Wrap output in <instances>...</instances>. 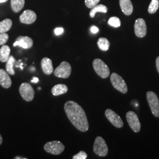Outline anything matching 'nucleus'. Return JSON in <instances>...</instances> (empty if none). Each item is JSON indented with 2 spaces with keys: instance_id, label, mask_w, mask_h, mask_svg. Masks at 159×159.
<instances>
[{
  "instance_id": "nucleus-1",
  "label": "nucleus",
  "mask_w": 159,
  "mask_h": 159,
  "mask_svg": "<svg viewBox=\"0 0 159 159\" xmlns=\"http://www.w3.org/2000/svg\"><path fill=\"white\" fill-rule=\"evenodd\" d=\"M64 108L68 119L76 129L81 132L89 130V124L86 114L78 103L70 100L65 103Z\"/></svg>"
},
{
  "instance_id": "nucleus-2",
  "label": "nucleus",
  "mask_w": 159,
  "mask_h": 159,
  "mask_svg": "<svg viewBox=\"0 0 159 159\" xmlns=\"http://www.w3.org/2000/svg\"><path fill=\"white\" fill-rule=\"evenodd\" d=\"M93 66L97 74L102 79H106L110 75V69L106 64L99 58L93 61Z\"/></svg>"
},
{
  "instance_id": "nucleus-3",
  "label": "nucleus",
  "mask_w": 159,
  "mask_h": 159,
  "mask_svg": "<svg viewBox=\"0 0 159 159\" xmlns=\"http://www.w3.org/2000/svg\"><path fill=\"white\" fill-rule=\"evenodd\" d=\"M93 151L94 153L100 157H105L108 154L107 145L104 139L102 137H97L93 146Z\"/></svg>"
},
{
  "instance_id": "nucleus-4",
  "label": "nucleus",
  "mask_w": 159,
  "mask_h": 159,
  "mask_svg": "<svg viewBox=\"0 0 159 159\" xmlns=\"http://www.w3.org/2000/svg\"><path fill=\"white\" fill-rule=\"evenodd\" d=\"M110 81L114 88L121 93L126 94L128 91L127 86L124 79L118 74L113 73L111 75Z\"/></svg>"
},
{
  "instance_id": "nucleus-5",
  "label": "nucleus",
  "mask_w": 159,
  "mask_h": 159,
  "mask_svg": "<svg viewBox=\"0 0 159 159\" xmlns=\"http://www.w3.org/2000/svg\"><path fill=\"white\" fill-rule=\"evenodd\" d=\"M146 97L152 113L156 117H159V100L157 94L153 91H148Z\"/></svg>"
},
{
  "instance_id": "nucleus-6",
  "label": "nucleus",
  "mask_w": 159,
  "mask_h": 159,
  "mask_svg": "<svg viewBox=\"0 0 159 159\" xmlns=\"http://www.w3.org/2000/svg\"><path fill=\"white\" fill-rule=\"evenodd\" d=\"M65 147L60 141H52L47 142L44 146V149L46 152L54 155H59L62 153Z\"/></svg>"
},
{
  "instance_id": "nucleus-7",
  "label": "nucleus",
  "mask_w": 159,
  "mask_h": 159,
  "mask_svg": "<svg viewBox=\"0 0 159 159\" xmlns=\"http://www.w3.org/2000/svg\"><path fill=\"white\" fill-rule=\"evenodd\" d=\"M20 95L26 102H31L34 98L35 91L33 87L28 83H23L19 88Z\"/></svg>"
},
{
  "instance_id": "nucleus-8",
  "label": "nucleus",
  "mask_w": 159,
  "mask_h": 159,
  "mask_svg": "<svg viewBox=\"0 0 159 159\" xmlns=\"http://www.w3.org/2000/svg\"><path fill=\"white\" fill-rule=\"evenodd\" d=\"M71 73V67L67 61H63L54 71V75L57 77L67 79Z\"/></svg>"
},
{
  "instance_id": "nucleus-9",
  "label": "nucleus",
  "mask_w": 159,
  "mask_h": 159,
  "mask_svg": "<svg viewBox=\"0 0 159 159\" xmlns=\"http://www.w3.org/2000/svg\"><path fill=\"white\" fill-rule=\"evenodd\" d=\"M126 119L131 130L135 133L139 132L141 129V124L136 113L129 111L126 114Z\"/></svg>"
},
{
  "instance_id": "nucleus-10",
  "label": "nucleus",
  "mask_w": 159,
  "mask_h": 159,
  "mask_svg": "<svg viewBox=\"0 0 159 159\" xmlns=\"http://www.w3.org/2000/svg\"><path fill=\"white\" fill-rule=\"evenodd\" d=\"M105 116L108 121L117 128H121L124 125L123 121L119 116L111 109L105 111Z\"/></svg>"
},
{
  "instance_id": "nucleus-11",
  "label": "nucleus",
  "mask_w": 159,
  "mask_h": 159,
  "mask_svg": "<svg viewBox=\"0 0 159 159\" xmlns=\"http://www.w3.org/2000/svg\"><path fill=\"white\" fill-rule=\"evenodd\" d=\"M134 33L137 37L143 38L147 34V26L143 18L137 19L134 23Z\"/></svg>"
},
{
  "instance_id": "nucleus-12",
  "label": "nucleus",
  "mask_w": 159,
  "mask_h": 159,
  "mask_svg": "<svg viewBox=\"0 0 159 159\" xmlns=\"http://www.w3.org/2000/svg\"><path fill=\"white\" fill-rule=\"evenodd\" d=\"M37 20V14L33 11L27 10L23 12L20 17L21 23L26 24H31L34 23Z\"/></svg>"
},
{
  "instance_id": "nucleus-13",
  "label": "nucleus",
  "mask_w": 159,
  "mask_h": 159,
  "mask_svg": "<svg viewBox=\"0 0 159 159\" xmlns=\"http://www.w3.org/2000/svg\"><path fill=\"white\" fill-rule=\"evenodd\" d=\"M13 46H20L24 49H29L33 46V40L27 36H19Z\"/></svg>"
},
{
  "instance_id": "nucleus-14",
  "label": "nucleus",
  "mask_w": 159,
  "mask_h": 159,
  "mask_svg": "<svg viewBox=\"0 0 159 159\" xmlns=\"http://www.w3.org/2000/svg\"><path fill=\"white\" fill-rule=\"evenodd\" d=\"M0 85L3 88L8 89L12 85V81L7 71L0 68Z\"/></svg>"
},
{
  "instance_id": "nucleus-15",
  "label": "nucleus",
  "mask_w": 159,
  "mask_h": 159,
  "mask_svg": "<svg viewBox=\"0 0 159 159\" xmlns=\"http://www.w3.org/2000/svg\"><path fill=\"white\" fill-rule=\"evenodd\" d=\"M41 66L43 71L46 75H50L54 72L52 62L51 59H50L49 58H43L41 62Z\"/></svg>"
},
{
  "instance_id": "nucleus-16",
  "label": "nucleus",
  "mask_w": 159,
  "mask_h": 159,
  "mask_svg": "<svg viewBox=\"0 0 159 159\" xmlns=\"http://www.w3.org/2000/svg\"><path fill=\"white\" fill-rule=\"evenodd\" d=\"M119 2L122 12L126 16H130L133 11V6L131 0H120Z\"/></svg>"
},
{
  "instance_id": "nucleus-17",
  "label": "nucleus",
  "mask_w": 159,
  "mask_h": 159,
  "mask_svg": "<svg viewBox=\"0 0 159 159\" xmlns=\"http://www.w3.org/2000/svg\"><path fill=\"white\" fill-rule=\"evenodd\" d=\"M68 91L67 86L63 84H58L54 85L51 90V93L53 96H58L64 94Z\"/></svg>"
},
{
  "instance_id": "nucleus-18",
  "label": "nucleus",
  "mask_w": 159,
  "mask_h": 159,
  "mask_svg": "<svg viewBox=\"0 0 159 159\" xmlns=\"http://www.w3.org/2000/svg\"><path fill=\"white\" fill-rule=\"evenodd\" d=\"M11 49L10 47L7 45H3L0 48V61L6 63L10 55Z\"/></svg>"
},
{
  "instance_id": "nucleus-19",
  "label": "nucleus",
  "mask_w": 159,
  "mask_h": 159,
  "mask_svg": "<svg viewBox=\"0 0 159 159\" xmlns=\"http://www.w3.org/2000/svg\"><path fill=\"white\" fill-rule=\"evenodd\" d=\"M12 25L11 19L7 18L0 22V33H5L9 31Z\"/></svg>"
},
{
  "instance_id": "nucleus-20",
  "label": "nucleus",
  "mask_w": 159,
  "mask_h": 159,
  "mask_svg": "<svg viewBox=\"0 0 159 159\" xmlns=\"http://www.w3.org/2000/svg\"><path fill=\"white\" fill-rule=\"evenodd\" d=\"M107 10H108L106 6L103 4H97L91 8V11L90 12V16L91 18H94L97 12H100L102 13H106Z\"/></svg>"
},
{
  "instance_id": "nucleus-21",
  "label": "nucleus",
  "mask_w": 159,
  "mask_h": 159,
  "mask_svg": "<svg viewBox=\"0 0 159 159\" xmlns=\"http://www.w3.org/2000/svg\"><path fill=\"white\" fill-rule=\"evenodd\" d=\"M12 11L15 12L20 11L25 4V0H11Z\"/></svg>"
},
{
  "instance_id": "nucleus-22",
  "label": "nucleus",
  "mask_w": 159,
  "mask_h": 159,
  "mask_svg": "<svg viewBox=\"0 0 159 159\" xmlns=\"http://www.w3.org/2000/svg\"><path fill=\"white\" fill-rule=\"evenodd\" d=\"M16 62V60L15 58L12 56H11L8 58L6 64V71L8 74L12 75H15V71L14 70L13 67H14V63Z\"/></svg>"
},
{
  "instance_id": "nucleus-23",
  "label": "nucleus",
  "mask_w": 159,
  "mask_h": 159,
  "mask_svg": "<svg viewBox=\"0 0 159 159\" xmlns=\"http://www.w3.org/2000/svg\"><path fill=\"white\" fill-rule=\"evenodd\" d=\"M97 46L98 48L103 51H106L109 49L110 43L107 39L101 37L97 41Z\"/></svg>"
},
{
  "instance_id": "nucleus-24",
  "label": "nucleus",
  "mask_w": 159,
  "mask_h": 159,
  "mask_svg": "<svg viewBox=\"0 0 159 159\" xmlns=\"http://www.w3.org/2000/svg\"><path fill=\"white\" fill-rule=\"evenodd\" d=\"M159 7V0H152L148 8V12L150 14H154L158 10Z\"/></svg>"
},
{
  "instance_id": "nucleus-25",
  "label": "nucleus",
  "mask_w": 159,
  "mask_h": 159,
  "mask_svg": "<svg viewBox=\"0 0 159 159\" xmlns=\"http://www.w3.org/2000/svg\"><path fill=\"white\" fill-rule=\"evenodd\" d=\"M108 24L113 27L117 28L121 25V21L118 17H111L108 21Z\"/></svg>"
},
{
  "instance_id": "nucleus-26",
  "label": "nucleus",
  "mask_w": 159,
  "mask_h": 159,
  "mask_svg": "<svg viewBox=\"0 0 159 159\" xmlns=\"http://www.w3.org/2000/svg\"><path fill=\"white\" fill-rule=\"evenodd\" d=\"M100 0H85V4L89 8H92L98 4Z\"/></svg>"
},
{
  "instance_id": "nucleus-27",
  "label": "nucleus",
  "mask_w": 159,
  "mask_h": 159,
  "mask_svg": "<svg viewBox=\"0 0 159 159\" xmlns=\"http://www.w3.org/2000/svg\"><path fill=\"white\" fill-rule=\"evenodd\" d=\"M9 35L7 33H0V46H3L8 41Z\"/></svg>"
},
{
  "instance_id": "nucleus-28",
  "label": "nucleus",
  "mask_w": 159,
  "mask_h": 159,
  "mask_svg": "<svg viewBox=\"0 0 159 159\" xmlns=\"http://www.w3.org/2000/svg\"><path fill=\"white\" fill-rule=\"evenodd\" d=\"M87 157V154L84 151H80L79 153L75 154L73 157V159H85Z\"/></svg>"
},
{
  "instance_id": "nucleus-29",
  "label": "nucleus",
  "mask_w": 159,
  "mask_h": 159,
  "mask_svg": "<svg viewBox=\"0 0 159 159\" xmlns=\"http://www.w3.org/2000/svg\"><path fill=\"white\" fill-rule=\"evenodd\" d=\"M54 33L55 34L57 35H59L63 34L64 33V29L61 28V27H59V28H56L54 30Z\"/></svg>"
},
{
  "instance_id": "nucleus-30",
  "label": "nucleus",
  "mask_w": 159,
  "mask_h": 159,
  "mask_svg": "<svg viewBox=\"0 0 159 159\" xmlns=\"http://www.w3.org/2000/svg\"><path fill=\"white\" fill-rule=\"evenodd\" d=\"M90 30H91V33L93 34H96L98 32V29L96 26H92Z\"/></svg>"
},
{
  "instance_id": "nucleus-31",
  "label": "nucleus",
  "mask_w": 159,
  "mask_h": 159,
  "mask_svg": "<svg viewBox=\"0 0 159 159\" xmlns=\"http://www.w3.org/2000/svg\"><path fill=\"white\" fill-rule=\"evenodd\" d=\"M156 68L157 70V72L159 74V56L157 57L156 60Z\"/></svg>"
},
{
  "instance_id": "nucleus-32",
  "label": "nucleus",
  "mask_w": 159,
  "mask_h": 159,
  "mask_svg": "<svg viewBox=\"0 0 159 159\" xmlns=\"http://www.w3.org/2000/svg\"><path fill=\"white\" fill-rule=\"evenodd\" d=\"M39 78L35 77H34L33 78L32 80H31V82H32V83H38V82H39Z\"/></svg>"
},
{
  "instance_id": "nucleus-33",
  "label": "nucleus",
  "mask_w": 159,
  "mask_h": 159,
  "mask_svg": "<svg viewBox=\"0 0 159 159\" xmlns=\"http://www.w3.org/2000/svg\"><path fill=\"white\" fill-rule=\"evenodd\" d=\"M15 159H27V158H25V157H20V156H17V157H16Z\"/></svg>"
},
{
  "instance_id": "nucleus-34",
  "label": "nucleus",
  "mask_w": 159,
  "mask_h": 159,
  "mask_svg": "<svg viewBox=\"0 0 159 159\" xmlns=\"http://www.w3.org/2000/svg\"><path fill=\"white\" fill-rule=\"evenodd\" d=\"M2 141H3V140H2V137L1 136V135L0 134V145L2 144Z\"/></svg>"
},
{
  "instance_id": "nucleus-35",
  "label": "nucleus",
  "mask_w": 159,
  "mask_h": 159,
  "mask_svg": "<svg viewBox=\"0 0 159 159\" xmlns=\"http://www.w3.org/2000/svg\"><path fill=\"white\" fill-rule=\"evenodd\" d=\"M7 1H8V0H0V3H3V2H6Z\"/></svg>"
}]
</instances>
